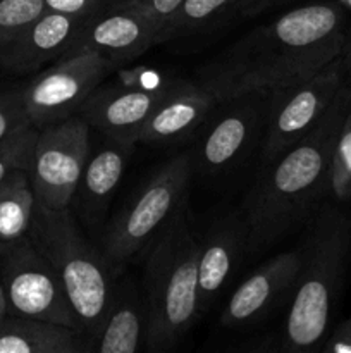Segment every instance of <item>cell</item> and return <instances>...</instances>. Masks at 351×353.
<instances>
[{
    "instance_id": "9a60e30c",
    "label": "cell",
    "mask_w": 351,
    "mask_h": 353,
    "mask_svg": "<svg viewBox=\"0 0 351 353\" xmlns=\"http://www.w3.org/2000/svg\"><path fill=\"white\" fill-rule=\"evenodd\" d=\"M172 81L155 86H119L96 88L79 114L89 128L110 138H133L138 141L145 121L171 88Z\"/></svg>"
},
{
    "instance_id": "1f68e13d",
    "label": "cell",
    "mask_w": 351,
    "mask_h": 353,
    "mask_svg": "<svg viewBox=\"0 0 351 353\" xmlns=\"http://www.w3.org/2000/svg\"><path fill=\"white\" fill-rule=\"evenodd\" d=\"M7 314V302H6V295H3V288L0 285V316H6Z\"/></svg>"
},
{
    "instance_id": "836d02e7",
    "label": "cell",
    "mask_w": 351,
    "mask_h": 353,
    "mask_svg": "<svg viewBox=\"0 0 351 353\" xmlns=\"http://www.w3.org/2000/svg\"><path fill=\"white\" fill-rule=\"evenodd\" d=\"M3 317H6V316H0V324H2V321H3Z\"/></svg>"
},
{
    "instance_id": "5bb4252c",
    "label": "cell",
    "mask_w": 351,
    "mask_h": 353,
    "mask_svg": "<svg viewBox=\"0 0 351 353\" xmlns=\"http://www.w3.org/2000/svg\"><path fill=\"white\" fill-rule=\"evenodd\" d=\"M248 257L246 228L240 210L213 221L200 238L198 312H209Z\"/></svg>"
},
{
    "instance_id": "9c48e42d",
    "label": "cell",
    "mask_w": 351,
    "mask_h": 353,
    "mask_svg": "<svg viewBox=\"0 0 351 353\" xmlns=\"http://www.w3.org/2000/svg\"><path fill=\"white\" fill-rule=\"evenodd\" d=\"M89 130L81 114L40 130L30 179L36 202L41 205L50 209L71 207L89 157Z\"/></svg>"
},
{
    "instance_id": "7a4b0ae2",
    "label": "cell",
    "mask_w": 351,
    "mask_h": 353,
    "mask_svg": "<svg viewBox=\"0 0 351 353\" xmlns=\"http://www.w3.org/2000/svg\"><path fill=\"white\" fill-rule=\"evenodd\" d=\"M351 105V85L339 95L306 137L264 169L240 209L246 228L248 257L274 247L319 209L329 192L330 161L337 131Z\"/></svg>"
},
{
    "instance_id": "52a82bcc",
    "label": "cell",
    "mask_w": 351,
    "mask_h": 353,
    "mask_svg": "<svg viewBox=\"0 0 351 353\" xmlns=\"http://www.w3.org/2000/svg\"><path fill=\"white\" fill-rule=\"evenodd\" d=\"M0 285L9 316L50 321L81 331L61 278L28 234L0 241Z\"/></svg>"
},
{
    "instance_id": "603a6c76",
    "label": "cell",
    "mask_w": 351,
    "mask_h": 353,
    "mask_svg": "<svg viewBox=\"0 0 351 353\" xmlns=\"http://www.w3.org/2000/svg\"><path fill=\"white\" fill-rule=\"evenodd\" d=\"M38 133L40 130L34 128L30 121H26L14 128L0 141V183L16 169H24L30 172Z\"/></svg>"
},
{
    "instance_id": "f1b7e54d",
    "label": "cell",
    "mask_w": 351,
    "mask_h": 353,
    "mask_svg": "<svg viewBox=\"0 0 351 353\" xmlns=\"http://www.w3.org/2000/svg\"><path fill=\"white\" fill-rule=\"evenodd\" d=\"M320 350L329 353H351V316L337 324L332 333L327 334Z\"/></svg>"
},
{
    "instance_id": "8fae6325",
    "label": "cell",
    "mask_w": 351,
    "mask_h": 353,
    "mask_svg": "<svg viewBox=\"0 0 351 353\" xmlns=\"http://www.w3.org/2000/svg\"><path fill=\"white\" fill-rule=\"evenodd\" d=\"M268 99L270 92H251L219 102L217 116L191 154L195 169L209 176L229 171L264 137Z\"/></svg>"
},
{
    "instance_id": "4dcf8cb0",
    "label": "cell",
    "mask_w": 351,
    "mask_h": 353,
    "mask_svg": "<svg viewBox=\"0 0 351 353\" xmlns=\"http://www.w3.org/2000/svg\"><path fill=\"white\" fill-rule=\"evenodd\" d=\"M343 62H344V69H346V78L351 85V45L343 50Z\"/></svg>"
},
{
    "instance_id": "30bf717a",
    "label": "cell",
    "mask_w": 351,
    "mask_h": 353,
    "mask_svg": "<svg viewBox=\"0 0 351 353\" xmlns=\"http://www.w3.org/2000/svg\"><path fill=\"white\" fill-rule=\"evenodd\" d=\"M112 68L107 59L93 52L57 59L52 68L21 88L28 121L41 130L79 114Z\"/></svg>"
},
{
    "instance_id": "277c9868",
    "label": "cell",
    "mask_w": 351,
    "mask_h": 353,
    "mask_svg": "<svg viewBox=\"0 0 351 353\" xmlns=\"http://www.w3.org/2000/svg\"><path fill=\"white\" fill-rule=\"evenodd\" d=\"M186 199L148 245L145 261V350L167 352L198 319L200 238Z\"/></svg>"
},
{
    "instance_id": "ba28073f",
    "label": "cell",
    "mask_w": 351,
    "mask_h": 353,
    "mask_svg": "<svg viewBox=\"0 0 351 353\" xmlns=\"http://www.w3.org/2000/svg\"><path fill=\"white\" fill-rule=\"evenodd\" d=\"M343 54L315 74L270 92L262 141V164L291 148L310 133L346 85Z\"/></svg>"
},
{
    "instance_id": "2e32d148",
    "label": "cell",
    "mask_w": 351,
    "mask_h": 353,
    "mask_svg": "<svg viewBox=\"0 0 351 353\" xmlns=\"http://www.w3.org/2000/svg\"><path fill=\"white\" fill-rule=\"evenodd\" d=\"M219 100L198 81H172L164 99L155 105L138 137V143L169 145L198 130Z\"/></svg>"
},
{
    "instance_id": "3957f363",
    "label": "cell",
    "mask_w": 351,
    "mask_h": 353,
    "mask_svg": "<svg viewBox=\"0 0 351 353\" xmlns=\"http://www.w3.org/2000/svg\"><path fill=\"white\" fill-rule=\"evenodd\" d=\"M350 245L351 223L346 214L334 205L319 207L298 247L301 264L284 326L277 334V352L322 348L346 274Z\"/></svg>"
},
{
    "instance_id": "4316f807",
    "label": "cell",
    "mask_w": 351,
    "mask_h": 353,
    "mask_svg": "<svg viewBox=\"0 0 351 353\" xmlns=\"http://www.w3.org/2000/svg\"><path fill=\"white\" fill-rule=\"evenodd\" d=\"M126 2L134 6L136 9H140L155 24L158 43V34H160V31L164 30L169 19L178 12V9L182 6L184 0H126Z\"/></svg>"
},
{
    "instance_id": "e0dca14e",
    "label": "cell",
    "mask_w": 351,
    "mask_h": 353,
    "mask_svg": "<svg viewBox=\"0 0 351 353\" xmlns=\"http://www.w3.org/2000/svg\"><path fill=\"white\" fill-rule=\"evenodd\" d=\"M85 17L47 10L43 16L3 45L0 65L10 72L24 74L61 59L78 37Z\"/></svg>"
},
{
    "instance_id": "d6986e66",
    "label": "cell",
    "mask_w": 351,
    "mask_h": 353,
    "mask_svg": "<svg viewBox=\"0 0 351 353\" xmlns=\"http://www.w3.org/2000/svg\"><path fill=\"white\" fill-rule=\"evenodd\" d=\"M0 353H89V343L81 331L64 324L6 314Z\"/></svg>"
},
{
    "instance_id": "ac0fdd59",
    "label": "cell",
    "mask_w": 351,
    "mask_h": 353,
    "mask_svg": "<svg viewBox=\"0 0 351 353\" xmlns=\"http://www.w3.org/2000/svg\"><path fill=\"white\" fill-rule=\"evenodd\" d=\"M136 143L133 138L107 137L102 148L93 157H88L71 205H74L83 223L92 230L102 226Z\"/></svg>"
},
{
    "instance_id": "d4e9b609",
    "label": "cell",
    "mask_w": 351,
    "mask_h": 353,
    "mask_svg": "<svg viewBox=\"0 0 351 353\" xmlns=\"http://www.w3.org/2000/svg\"><path fill=\"white\" fill-rule=\"evenodd\" d=\"M45 12V0H0V41L9 43Z\"/></svg>"
},
{
    "instance_id": "d6a6232c",
    "label": "cell",
    "mask_w": 351,
    "mask_h": 353,
    "mask_svg": "<svg viewBox=\"0 0 351 353\" xmlns=\"http://www.w3.org/2000/svg\"><path fill=\"white\" fill-rule=\"evenodd\" d=\"M3 45H6V43H3V41H0V52H2V48H3Z\"/></svg>"
},
{
    "instance_id": "5b68a950",
    "label": "cell",
    "mask_w": 351,
    "mask_h": 353,
    "mask_svg": "<svg viewBox=\"0 0 351 353\" xmlns=\"http://www.w3.org/2000/svg\"><path fill=\"white\" fill-rule=\"evenodd\" d=\"M28 236L55 269L88 343L102 331L114 296V274L103 255L85 238L71 207L34 203Z\"/></svg>"
},
{
    "instance_id": "8992f818",
    "label": "cell",
    "mask_w": 351,
    "mask_h": 353,
    "mask_svg": "<svg viewBox=\"0 0 351 353\" xmlns=\"http://www.w3.org/2000/svg\"><path fill=\"white\" fill-rule=\"evenodd\" d=\"M193 172L195 164L191 154L182 152L172 157L107 224L102 255L114 278L133 261L134 255L148 248L158 231L178 212L188 199Z\"/></svg>"
},
{
    "instance_id": "cb8c5ba5",
    "label": "cell",
    "mask_w": 351,
    "mask_h": 353,
    "mask_svg": "<svg viewBox=\"0 0 351 353\" xmlns=\"http://www.w3.org/2000/svg\"><path fill=\"white\" fill-rule=\"evenodd\" d=\"M329 192L337 202H348L351 199V105L344 116L334 143Z\"/></svg>"
},
{
    "instance_id": "f546056e",
    "label": "cell",
    "mask_w": 351,
    "mask_h": 353,
    "mask_svg": "<svg viewBox=\"0 0 351 353\" xmlns=\"http://www.w3.org/2000/svg\"><path fill=\"white\" fill-rule=\"evenodd\" d=\"M284 2H288V0H251L250 7H248L246 12H244V17L258 16V14H262L264 10L272 9V7H277Z\"/></svg>"
},
{
    "instance_id": "4fadbf2b",
    "label": "cell",
    "mask_w": 351,
    "mask_h": 353,
    "mask_svg": "<svg viewBox=\"0 0 351 353\" xmlns=\"http://www.w3.org/2000/svg\"><path fill=\"white\" fill-rule=\"evenodd\" d=\"M301 255L298 248L274 255L255 269L231 295L220 314V326L244 330L270 314L277 303L291 299Z\"/></svg>"
},
{
    "instance_id": "484cf974",
    "label": "cell",
    "mask_w": 351,
    "mask_h": 353,
    "mask_svg": "<svg viewBox=\"0 0 351 353\" xmlns=\"http://www.w3.org/2000/svg\"><path fill=\"white\" fill-rule=\"evenodd\" d=\"M23 90H10L0 93V141L19 124L26 123Z\"/></svg>"
},
{
    "instance_id": "83f0119b",
    "label": "cell",
    "mask_w": 351,
    "mask_h": 353,
    "mask_svg": "<svg viewBox=\"0 0 351 353\" xmlns=\"http://www.w3.org/2000/svg\"><path fill=\"white\" fill-rule=\"evenodd\" d=\"M105 0H45V7L52 12L86 17L98 9Z\"/></svg>"
},
{
    "instance_id": "44dd1931",
    "label": "cell",
    "mask_w": 351,
    "mask_h": 353,
    "mask_svg": "<svg viewBox=\"0 0 351 353\" xmlns=\"http://www.w3.org/2000/svg\"><path fill=\"white\" fill-rule=\"evenodd\" d=\"M251 0H184L158 34V43L188 34L205 33L224 21L244 17Z\"/></svg>"
},
{
    "instance_id": "ffe728a7",
    "label": "cell",
    "mask_w": 351,
    "mask_h": 353,
    "mask_svg": "<svg viewBox=\"0 0 351 353\" xmlns=\"http://www.w3.org/2000/svg\"><path fill=\"white\" fill-rule=\"evenodd\" d=\"M147 303L129 281L116 285L102 331L89 345V353H136L145 347Z\"/></svg>"
},
{
    "instance_id": "6da1fadb",
    "label": "cell",
    "mask_w": 351,
    "mask_h": 353,
    "mask_svg": "<svg viewBox=\"0 0 351 353\" xmlns=\"http://www.w3.org/2000/svg\"><path fill=\"white\" fill-rule=\"evenodd\" d=\"M344 14L337 3L296 7L262 24L206 62L196 81L219 102L274 92L315 74L344 50Z\"/></svg>"
},
{
    "instance_id": "7c38bea8",
    "label": "cell",
    "mask_w": 351,
    "mask_h": 353,
    "mask_svg": "<svg viewBox=\"0 0 351 353\" xmlns=\"http://www.w3.org/2000/svg\"><path fill=\"white\" fill-rule=\"evenodd\" d=\"M157 45L155 24L126 0H105L85 17L78 37L62 57L93 52L112 65L140 57Z\"/></svg>"
},
{
    "instance_id": "7402d4cb",
    "label": "cell",
    "mask_w": 351,
    "mask_h": 353,
    "mask_svg": "<svg viewBox=\"0 0 351 353\" xmlns=\"http://www.w3.org/2000/svg\"><path fill=\"white\" fill-rule=\"evenodd\" d=\"M36 203L30 172L16 169L0 183V241L26 236Z\"/></svg>"
}]
</instances>
